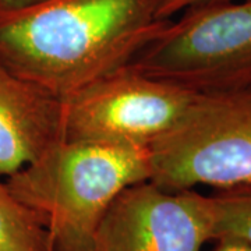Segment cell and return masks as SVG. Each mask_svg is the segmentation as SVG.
I'll use <instances>...</instances> for the list:
<instances>
[{
	"instance_id": "277c9868",
	"label": "cell",
	"mask_w": 251,
	"mask_h": 251,
	"mask_svg": "<svg viewBox=\"0 0 251 251\" xmlns=\"http://www.w3.org/2000/svg\"><path fill=\"white\" fill-rule=\"evenodd\" d=\"M128 64L196 94L251 87V0L184 10Z\"/></svg>"
},
{
	"instance_id": "30bf717a",
	"label": "cell",
	"mask_w": 251,
	"mask_h": 251,
	"mask_svg": "<svg viewBox=\"0 0 251 251\" xmlns=\"http://www.w3.org/2000/svg\"><path fill=\"white\" fill-rule=\"evenodd\" d=\"M219 1H229V0H165L159 11V17L162 20H173L175 16L183 13L190 7L209 4V3H219Z\"/></svg>"
},
{
	"instance_id": "9c48e42d",
	"label": "cell",
	"mask_w": 251,
	"mask_h": 251,
	"mask_svg": "<svg viewBox=\"0 0 251 251\" xmlns=\"http://www.w3.org/2000/svg\"><path fill=\"white\" fill-rule=\"evenodd\" d=\"M209 201L212 240L229 237L251 244V183L218 188Z\"/></svg>"
},
{
	"instance_id": "7c38bea8",
	"label": "cell",
	"mask_w": 251,
	"mask_h": 251,
	"mask_svg": "<svg viewBox=\"0 0 251 251\" xmlns=\"http://www.w3.org/2000/svg\"><path fill=\"white\" fill-rule=\"evenodd\" d=\"M42 1V0H0V11H9V10L21 9L27 7L34 3Z\"/></svg>"
},
{
	"instance_id": "7a4b0ae2",
	"label": "cell",
	"mask_w": 251,
	"mask_h": 251,
	"mask_svg": "<svg viewBox=\"0 0 251 251\" xmlns=\"http://www.w3.org/2000/svg\"><path fill=\"white\" fill-rule=\"evenodd\" d=\"M148 150L63 140L6 177L16 197L48 230L50 251H91L115 198L150 180Z\"/></svg>"
},
{
	"instance_id": "52a82bcc",
	"label": "cell",
	"mask_w": 251,
	"mask_h": 251,
	"mask_svg": "<svg viewBox=\"0 0 251 251\" xmlns=\"http://www.w3.org/2000/svg\"><path fill=\"white\" fill-rule=\"evenodd\" d=\"M63 140L62 99L0 60V177L11 176Z\"/></svg>"
},
{
	"instance_id": "6da1fadb",
	"label": "cell",
	"mask_w": 251,
	"mask_h": 251,
	"mask_svg": "<svg viewBox=\"0 0 251 251\" xmlns=\"http://www.w3.org/2000/svg\"><path fill=\"white\" fill-rule=\"evenodd\" d=\"M165 0H42L0 11V60L57 98L125 67L166 28Z\"/></svg>"
},
{
	"instance_id": "3957f363",
	"label": "cell",
	"mask_w": 251,
	"mask_h": 251,
	"mask_svg": "<svg viewBox=\"0 0 251 251\" xmlns=\"http://www.w3.org/2000/svg\"><path fill=\"white\" fill-rule=\"evenodd\" d=\"M148 156L150 181L166 191L251 183V87L196 94Z\"/></svg>"
},
{
	"instance_id": "8fae6325",
	"label": "cell",
	"mask_w": 251,
	"mask_h": 251,
	"mask_svg": "<svg viewBox=\"0 0 251 251\" xmlns=\"http://www.w3.org/2000/svg\"><path fill=\"white\" fill-rule=\"evenodd\" d=\"M215 242L216 246L212 251H251L250 243L237 240V239L224 237V239H218Z\"/></svg>"
},
{
	"instance_id": "5b68a950",
	"label": "cell",
	"mask_w": 251,
	"mask_h": 251,
	"mask_svg": "<svg viewBox=\"0 0 251 251\" xmlns=\"http://www.w3.org/2000/svg\"><path fill=\"white\" fill-rule=\"evenodd\" d=\"M194 97L127 64L62 99L64 140L148 150L177 123Z\"/></svg>"
},
{
	"instance_id": "8992f818",
	"label": "cell",
	"mask_w": 251,
	"mask_h": 251,
	"mask_svg": "<svg viewBox=\"0 0 251 251\" xmlns=\"http://www.w3.org/2000/svg\"><path fill=\"white\" fill-rule=\"evenodd\" d=\"M212 240L209 196L196 188L166 191L145 180L109 206L91 251H201Z\"/></svg>"
},
{
	"instance_id": "ba28073f",
	"label": "cell",
	"mask_w": 251,
	"mask_h": 251,
	"mask_svg": "<svg viewBox=\"0 0 251 251\" xmlns=\"http://www.w3.org/2000/svg\"><path fill=\"white\" fill-rule=\"evenodd\" d=\"M0 251H50L39 216L23 204L0 177Z\"/></svg>"
}]
</instances>
